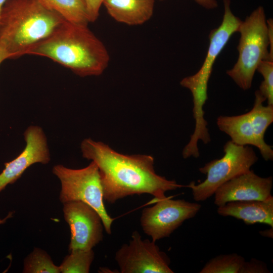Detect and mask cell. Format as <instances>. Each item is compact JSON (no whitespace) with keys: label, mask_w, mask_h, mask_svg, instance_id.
Returning <instances> with one entry per match:
<instances>
[{"label":"cell","mask_w":273,"mask_h":273,"mask_svg":"<svg viewBox=\"0 0 273 273\" xmlns=\"http://www.w3.org/2000/svg\"><path fill=\"white\" fill-rule=\"evenodd\" d=\"M224 155L199 168L206 175V179L198 185L192 181L188 187L192 189L193 199L197 202L207 200L215 190L228 180L248 172L258 160L253 149L248 145H238L231 140L223 146Z\"/></svg>","instance_id":"8"},{"label":"cell","mask_w":273,"mask_h":273,"mask_svg":"<svg viewBox=\"0 0 273 273\" xmlns=\"http://www.w3.org/2000/svg\"><path fill=\"white\" fill-rule=\"evenodd\" d=\"M24 273H61L59 266L54 264L49 254L37 247L28 255L24 260Z\"/></svg>","instance_id":"17"},{"label":"cell","mask_w":273,"mask_h":273,"mask_svg":"<svg viewBox=\"0 0 273 273\" xmlns=\"http://www.w3.org/2000/svg\"><path fill=\"white\" fill-rule=\"evenodd\" d=\"M80 148L83 157L98 166L103 199L109 203L143 194H150L158 200L165 198L166 192L183 187L157 174L154 159L150 155H124L91 139H84Z\"/></svg>","instance_id":"1"},{"label":"cell","mask_w":273,"mask_h":273,"mask_svg":"<svg viewBox=\"0 0 273 273\" xmlns=\"http://www.w3.org/2000/svg\"><path fill=\"white\" fill-rule=\"evenodd\" d=\"M266 100L258 90L255 92L252 109L237 116H219L217 125L231 141L240 145L257 147L265 161L272 160V147L264 141V134L273 122V105L264 106Z\"/></svg>","instance_id":"6"},{"label":"cell","mask_w":273,"mask_h":273,"mask_svg":"<svg viewBox=\"0 0 273 273\" xmlns=\"http://www.w3.org/2000/svg\"><path fill=\"white\" fill-rule=\"evenodd\" d=\"M65 20L88 25L89 23L84 0H39Z\"/></svg>","instance_id":"16"},{"label":"cell","mask_w":273,"mask_h":273,"mask_svg":"<svg viewBox=\"0 0 273 273\" xmlns=\"http://www.w3.org/2000/svg\"><path fill=\"white\" fill-rule=\"evenodd\" d=\"M245 260L237 254H221L208 261L200 273H240Z\"/></svg>","instance_id":"18"},{"label":"cell","mask_w":273,"mask_h":273,"mask_svg":"<svg viewBox=\"0 0 273 273\" xmlns=\"http://www.w3.org/2000/svg\"><path fill=\"white\" fill-rule=\"evenodd\" d=\"M8 59H12V56L5 46L0 42V64Z\"/></svg>","instance_id":"25"},{"label":"cell","mask_w":273,"mask_h":273,"mask_svg":"<svg viewBox=\"0 0 273 273\" xmlns=\"http://www.w3.org/2000/svg\"><path fill=\"white\" fill-rule=\"evenodd\" d=\"M103 4L115 21L128 25H139L152 16L155 0H104Z\"/></svg>","instance_id":"15"},{"label":"cell","mask_w":273,"mask_h":273,"mask_svg":"<svg viewBox=\"0 0 273 273\" xmlns=\"http://www.w3.org/2000/svg\"><path fill=\"white\" fill-rule=\"evenodd\" d=\"M69 252L59 265L61 273H88L95 257L93 249Z\"/></svg>","instance_id":"19"},{"label":"cell","mask_w":273,"mask_h":273,"mask_svg":"<svg viewBox=\"0 0 273 273\" xmlns=\"http://www.w3.org/2000/svg\"><path fill=\"white\" fill-rule=\"evenodd\" d=\"M26 55L48 58L81 77L100 75L110 61L107 48L88 25L66 20Z\"/></svg>","instance_id":"2"},{"label":"cell","mask_w":273,"mask_h":273,"mask_svg":"<svg viewBox=\"0 0 273 273\" xmlns=\"http://www.w3.org/2000/svg\"><path fill=\"white\" fill-rule=\"evenodd\" d=\"M266 23L268 31L270 56L273 59V21L272 19L266 20Z\"/></svg>","instance_id":"23"},{"label":"cell","mask_w":273,"mask_h":273,"mask_svg":"<svg viewBox=\"0 0 273 273\" xmlns=\"http://www.w3.org/2000/svg\"><path fill=\"white\" fill-rule=\"evenodd\" d=\"M272 187V176L262 177L250 169L220 186L214 193V203L219 207L231 201L264 200L271 196Z\"/></svg>","instance_id":"13"},{"label":"cell","mask_w":273,"mask_h":273,"mask_svg":"<svg viewBox=\"0 0 273 273\" xmlns=\"http://www.w3.org/2000/svg\"><path fill=\"white\" fill-rule=\"evenodd\" d=\"M52 172L60 180L59 200L62 203L74 201L83 202L94 208L102 218L106 233L111 235L114 219L104 205L99 170L93 161L86 167L72 169L63 165H55Z\"/></svg>","instance_id":"7"},{"label":"cell","mask_w":273,"mask_h":273,"mask_svg":"<svg viewBox=\"0 0 273 273\" xmlns=\"http://www.w3.org/2000/svg\"><path fill=\"white\" fill-rule=\"evenodd\" d=\"M13 214H14L13 212L10 211L5 217L2 219L0 218V224L5 223L8 219L12 217Z\"/></svg>","instance_id":"27"},{"label":"cell","mask_w":273,"mask_h":273,"mask_svg":"<svg viewBox=\"0 0 273 273\" xmlns=\"http://www.w3.org/2000/svg\"><path fill=\"white\" fill-rule=\"evenodd\" d=\"M64 219L70 230L69 251L93 249L103 239L101 217L88 204L74 201L63 204Z\"/></svg>","instance_id":"11"},{"label":"cell","mask_w":273,"mask_h":273,"mask_svg":"<svg viewBox=\"0 0 273 273\" xmlns=\"http://www.w3.org/2000/svg\"><path fill=\"white\" fill-rule=\"evenodd\" d=\"M217 213L222 216H232L247 224L264 223L273 227V197L264 200L231 201L218 207Z\"/></svg>","instance_id":"14"},{"label":"cell","mask_w":273,"mask_h":273,"mask_svg":"<svg viewBox=\"0 0 273 273\" xmlns=\"http://www.w3.org/2000/svg\"><path fill=\"white\" fill-rule=\"evenodd\" d=\"M256 70L263 78L258 90L267 101V105H273V61H261Z\"/></svg>","instance_id":"20"},{"label":"cell","mask_w":273,"mask_h":273,"mask_svg":"<svg viewBox=\"0 0 273 273\" xmlns=\"http://www.w3.org/2000/svg\"><path fill=\"white\" fill-rule=\"evenodd\" d=\"M264 8L257 7L244 21L238 32L240 38L237 47L238 60L233 67L226 71L241 89L251 87L253 77L260 62L273 61L269 55L268 31Z\"/></svg>","instance_id":"5"},{"label":"cell","mask_w":273,"mask_h":273,"mask_svg":"<svg viewBox=\"0 0 273 273\" xmlns=\"http://www.w3.org/2000/svg\"><path fill=\"white\" fill-rule=\"evenodd\" d=\"M144 208L140 218L144 232L154 242L169 237L185 220L194 217L201 207L198 203L166 197Z\"/></svg>","instance_id":"9"},{"label":"cell","mask_w":273,"mask_h":273,"mask_svg":"<svg viewBox=\"0 0 273 273\" xmlns=\"http://www.w3.org/2000/svg\"><path fill=\"white\" fill-rule=\"evenodd\" d=\"M7 1V0H0V14H1L2 7Z\"/></svg>","instance_id":"28"},{"label":"cell","mask_w":273,"mask_h":273,"mask_svg":"<svg viewBox=\"0 0 273 273\" xmlns=\"http://www.w3.org/2000/svg\"><path fill=\"white\" fill-rule=\"evenodd\" d=\"M121 273H173L170 260L155 242L142 240L137 231L128 244H124L115 256Z\"/></svg>","instance_id":"10"},{"label":"cell","mask_w":273,"mask_h":273,"mask_svg":"<svg viewBox=\"0 0 273 273\" xmlns=\"http://www.w3.org/2000/svg\"><path fill=\"white\" fill-rule=\"evenodd\" d=\"M26 146L14 160L5 163L0 173V193L8 185L15 183L29 166L36 163L48 164L51 160L47 139L43 129L37 125H30L25 130Z\"/></svg>","instance_id":"12"},{"label":"cell","mask_w":273,"mask_h":273,"mask_svg":"<svg viewBox=\"0 0 273 273\" xmlns=\"http://www.w3.org/2000/svg\"><path fill=\"white\" fill-rule=\"evenodd\" d=\"M164 1V0H159ZM200 6L207 9H213L218 6L216 0H194Z\"/></svg>","instance_id":"24"},{"label":"cell","mask_w":273,"mask_h":273,"mask_svg":"<svg viewBox=\"0 0 273 273\" xmlns=\"http://www.w3.org/2000/svg\"><path fill=\"white\" fill-rule=\"evenodd\" d=\"M64 20L39 0H7L0 14V42L12 59L19 58Z\"/></svg>","instance_id":"3"},{"label":"cell","mask_w":273,"mask_h":273,"mask_svg":"<svg viewBox=\"0 0 273 273\" xmlns=\"http://www.w3.org/2000/svg\"><path fill=\"white\" fill-rule=\"evenodd\" d=\"M224 14L221 24L212 30L209 35V45L203 63L195 74L184 78L180 84L189 89L193 96V117L195 127L190 139L194 143L199 140L206 143L210 140L207 122L204 118L203 106L208 99V83L213 65L220 52L232 35L238 32L242 22L234 15L231 8L230 0H223Z\"/></svg>","instance_id":"4"},{"label":"cell","mask_w":273,"mask_h":273,"mask_svg":"<svg viewBox=\"0 0 273 273\" xmlns=\"http://www.w3.org/2000/svg\"><path fill=\"white\" fill-rule=\"evenodd\" d=\"M89 22L96 21L104 0H84Z\"/></svg>","instance_id":"22"},{"label":"cell","mask_w":273,"mask_h":273,"mask_svg":"<svg viewBox=\"0 0 273 273\" xmlns=\"http://www.w3.org/2000/svg\"><path fill=\"white\" fill-rule=\"evenodd\" d=\"M272 231L273 227H271L269 230L259 232V233L261 236L272 238Z\"/></svg>","instance_id":"26"},{"label":"cell","mask_w":273,"mask_h":273,"mask_svg":"<svg viewBox=\"0 0 273 273\" xmlns=\"http://www.w3.org/2000/svg\"><path fill=\"white\" fill-rule=\"evenodd\" d=\"M267 272L270 271L264 262L255 258H252L249 261H245L240 273Z\"/></svg>","instance_id":"21"}]
</instances>
